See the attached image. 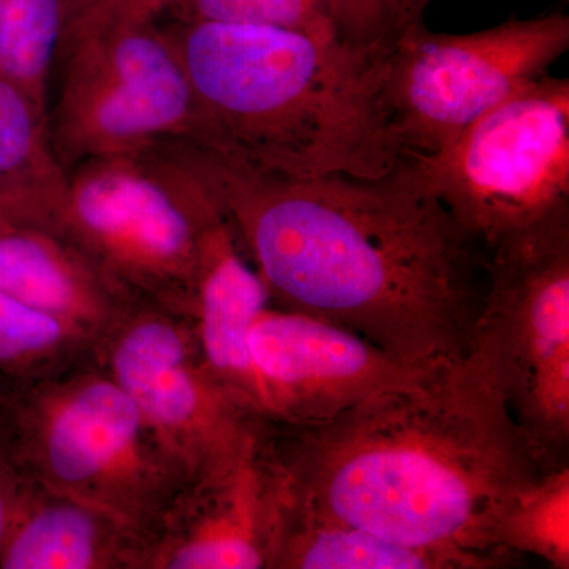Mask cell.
I'll use <instances>...</instances> for the list:
<instances>
[{
  "label": "cell",
  "instance_id": "8",
  "mask_svg": "<svg viewBox=\"0 0 569 569\" xmlns=\"http://www.w3.org/2000/svg\"><path fill=\"white\" fill-rule=\"evenodd\" d=\"M569 48L563 13L508 20L485 31L403 26L381 62V99L407 159L440 151L523 86L549 74Z\"/></svg>",
  "mask_w": 569,
  "mask_h": 569
},
{
  "label": "cell",
  "instance_id": "10",
  "mask_svg": "<svg viewBox=\"0 0 569 569\" xmlns=\"http://www.w3.org/2000/svg\"><path fill=\"white\" fill-rule=\"evenodd\" d=\"M96 358L189 478L233 462L271 421L217 380L186 313L137 299L99 340Z\"/></svg>",
  "mask_w": 569,
  "mask_h": 569
},
{
  "label": "cell",
  "instance_id": "11",
  "mask_svg": "<svg viewBox=\"0 0 569 569\" xmlns=\"http://www.w3.org/2000/svg\"><path fill=\"white\" fill-rule=\"evenodd\" d=\"M277 421H326L385 392L425 383L433 369L400 361L331 321L266 307L249 335ZM443 365V362H441Z\"/></svg>",
  "mask_w": 569,
  "mask_h": 569
},
{
  "label": "cell",
  "instance_id": "18",
  "mask_svg": "<svg viewBox=\"0 0 569 569\" xmlns=\"http://www.w3.org/2000/svg\"><path fill=\"white\" fill-rule=\"evenodd\" d=\"M92 356L96 342L77 328L0 291V389L6 395Z\"/></svg>",
  "mask_w": 569,
  "mask_h": 569
},
{
  "label": "cell",
  "instance_id": "9",
  "mask_svg": "<svg viewBox=\"0 0 569 569\" xmlns=\"http://www.w3.org/2000/svg\"><path fill=\"white\" fill-rule=\"evenodd\" d=\"M61 89L48 116L62 167L153 151L189 137L192 89L173 44L151 22H108L63 32Z\"/></svg>",
  "mask_w": 569,
  "mask_h": 569
},
{
  "label": "cell",
  "instance_id": "26",
  "mask_svg": "<svg viewBox=\"0 0 569 569\" xmlns=\"http://www.w3.org/2000/svg\"><path fill=\"white\" fill-rule=\"evenodd\" d=\"M430 0H399L400 14H402L403 26L410 22L422 21V14Z\"/></svg>",
  "mask_w": 569,
  "mask_h": 569
},
{
  "label": "cell",
  "instance_id": "6",
  "mask_svg": "<svg viewBox=\"0 0 569 569\" xmlns=\"http://www.w3.org/2000/svg\"><path fill=\"white\" fill-rule=\"evenodd\" d=\"M489 291L470 350L489 367L542 470L569 455V209L488 250Z\"/></svg>",
  "mask_w": 569,
  "mask_h": 569
},
{
  "label": "cell",
  "instance_id": "12",
  "mask_svg": "<svg viewBox=\"0 0 569 569\" xmlns=\"http://www.w3.org/2000/svg\"><path fill=\"white\" fill-rule=\"evenodd\" d=\"M266 426L233 462L183 482L142 538L141 569H268L282 471Z\"/></svg>",
  "mask_w": 569,
  "mask_h": 569
},
{
  "label": "cell",
  "instance_id": "23",
  "mask_svg": "<svg viewBox=\"0 0 569 569\" xmlns=\"http://www.w3.org/2000/svg\"><path fill=\"white\" fill-rule=\"evenodd\" d=\"M24 479V470L14 458L6 432L0 426V549Z\"/></svg>",
  "mask_w": 569,
  "mask_h": 569
},
{
  "label": "cell",
  "instance_id": "19",
  "mask_svg": "<svg viewBox=\"0 0 569 569\" xmlns=\"http://www.w3.org/2000/svg\"><path fill=\"white\" fill-rule=\"evenodd\" d=\"M66 168L52 149L48 114L0 73V189L37 198L54 212Z\"/></svg>",
  "mask_w": 569,
  "mask_h": 569
},
{
  "label": "cell",
  "instance_id": "21",
  "mask_svg": "<svg viewBox=\"0 0 569 569\" xmlns=\"http://www.w3.org/2000/svg\"><path fill=\"white\" fill-rule=\"evenodd\" d=\"M497 548L569 568V466L546 471L515 498L498 526Z\"/></svg>",
  "mask_w": 569,
  "mask_h": 569
},
{
  "label": "cell",
  "instance_id": "13",
  "mask_svg": "<svg viewBox=\"0 0 569 569\" xmlns=\"http://www.w3.org/2000/svg\"><path fill=\"white\" fill-rule=\"evenodd\" d=\"M0 291L73 326L96 346L138 299L50 222L0 233Z\"/></svg>",
  "mask_w": 569,
  "mask_h": 569
},
{
  "label": "cell",
  "instance_id": "15",
  "mask_svg": "<svg viewBox=\"0 0 569 569\" xmlns=\"http://www.w3.org/2000/svg\"><path fill=\"white\" fill-rule=\"evenodd\" d=\"M141 556L132 527L26 475L0 569H141Z\"/></svg>",
  "mask_w": 569,
  "mask_h": 569
},
{
  "label": "cell",
  "instance_id": "24",
  "mask_svg": "<svg viewBox=\"0 0 569 569\" xmlns=\"http://www.w3.org/2000/svg\"><path fill=\"white\" fill-rule=\"evenodd\" d=\"M51 216V206L43 201L0 189V233L18 223L50 222Z\"/></svg>",
  "mask_w": 569,
  "mask_h": 569
},
{
  "label": "cell",
  "instance_id": "1",
  "mask_svg": "<svg viewBox=\"0 0 569 569\" xmlns=\"http://www.w3.org/2000/svg\"><path fill=\"white\" fill-rule=\"evenodd\" d=\"M159 151L203 182L279 309L323 318L407 365L470 351L489 253L407 162L381 178H287L181 138Z\"/></svg>",
  "mask_w": 569,
  "mask_h": 569
},
{
  "label": "cell",
  "instance_id": "4",
  "mask_svg": "<svg viewBox=\"0 0 569 569\" xmlns=\"http://www.w3.org/2000/svg\"><path fill=\"white\" fill-rule=\"evenodd\" d=\"M0 426L28 477L110 512L141 541L189 479L96 356L7 392Z\"/></svg>",
  "mask_w": 569,
  "mask_h": 569
},
{
  "label": "cell",
  "instance_id": "5",
  "mask_svg": "<svg viewBox=\"0 0 569 569\" xmlns=\"http://www.w3.org/2000/svg\"><path fill=\"white\" fill-rule=\"evenodd\" d=\"M223 220L204 183L153 149L67 168L50 223L134 298L193 317L206 246Z\"/></svg>",
  "mask_w": 569,
  "mask_h": 569
},
{
  "label": "cell",
  "instance_id": "27",
  "mask_svg": "<svg viewBox=\"0 0 569 569\" xmlns=\"http://www.w3.org/2000/svg\"><path fill=\"white\" fill-rule=\"evenodd\" d=\"M3 397H6V392H3L2 389H0V410H2Z\"/></svg>",
  "mask_w": 569,
  "mask_h": 569
},
{
  "label": "cell",
  "instance_id": "3",
  "mask_svg": "<svg viewBox=\"0 0 569 569\" xmlns=\"http://www.w3.org/2000/svg\"><path fill=\"white\" fill-rule=\"evenodd\" d=\"M192 89L190 140L287 178H381L407 162L381 99L385 52L272 26H162Z\"/></svg>",
  "mask_w": 569,
  "mask_h": 569
},
{
  "label": "cell",
  "instance_id": "2",
  "mask_svg": "<svg viewBox=\"0 0 569 569\" xmlns=\"http://www.w3.org/2000/svg\"><path fill=\"white\" fill-rule=\"evenodd\" d=\"M287 489L310 508L411 548L482 569L515 498L542 473L503 391L477 353L438 365L425 383L385 392L312 425L269 421Z\"/></svg>",
  "mask_w": 569,
  "mask_h": 569
},
{
  "label": "cell",
  "instance_id": "17",
  "mask_svg": "<svg viewBox=\"0 0 569 569\" xmlns=\"http://www.w3.org/2000/svg\"><path fill=\"white\" fill-rule=\"evenodd\" d=\"M168 13L173 21L272 26L376 52L402 31L399 13L378 0H168L160 17Z\"/></svg>",
  "mask_w": 569,
  "mask_h": 569
},
{
  "label": "cell",
  "instance_id": "14",
  "mask_svg": "<svg viewBox=\"0 0 569 569\" xmlns=\"http://www.w3.org/2000/svg\"><path fill=\"white\" fill-rule=\"evenodd\" d=\"M269 302L268 288L247 261L227 219L206 246L193 323L217 380L261 417L277 421L274 403L250 353V329Z\"/></svg>",
  "mask_w": 569,
  "mask_h": 569
},
{
  "label": "cell",
  "instance_id": "7",
  "mask_svg": "<svg viewBox=\"0 0 569 569\" xmlns=\"http://www.w3.org/2000/svg\"><path fill=\"white\" fill-rule=\"evenodd\" d=\"M411 173L486 250L569 209V81L546 74L486 112Z\"/></svg>",
  "mask_w": 569,
  "mask_h": 569
},
{
  "label": "cell",
  "instance_id": "16",
  "mask_svg": "<svg viewBox=\"0 0 569 569\" xmlns=\"http://www.w3.org/2000/svg\"><path fill=\"white\" fill-rule=\"evenodd\" d=\"M268 569L482 568L466 557L411 548L321 515L287 489L282 473V500Z\"/></svg>",
  "mask_w": 569,
  "mask_h": 569
},
{
  "label": "cell",
  "instance_id": "25",
  "mask_svg": "<svg viewBox=\"0 0 569 569\" xmlns=\"http://www.w3.org/2000/svg\"><path fill=\"white\" fill-rule=\"evenodd\" d=\"M102 2L103 0H63V9H66V28L63 29L88 17Z\"/></svg>",
  "mask_w": 569,
  "mask_h": 569
},
{
  "label": "cell",
  "instance_id": "22",
  "mask_svg": "<svg viewBox=\"0 0 569 569\" xmlns=\"http://www.w3.org/2000/svg\"><path fill=\"white\" fill-rule=\"evenodd\" d=\"M167 3L168 0H103L88 17L63 29V32L108 22L157 21Z\"/></svg>",
  "mask_w": 569,
  "mask_h": 569
},
{
  "label": "cell",
  "instance_id": "20",
  "mask_svg": "<svg viewBox=\"0 0 569 569\" xmlns=\"http://www.w3.org/2000/svg\"><path fill=\"white\" fill-rule=\"evenodd\" d=\"M63 28V0H0V73L48 116V84Z\"/></svg>",
  "mask_w": 569,
  "mask_h": 569
}]
</instances>
